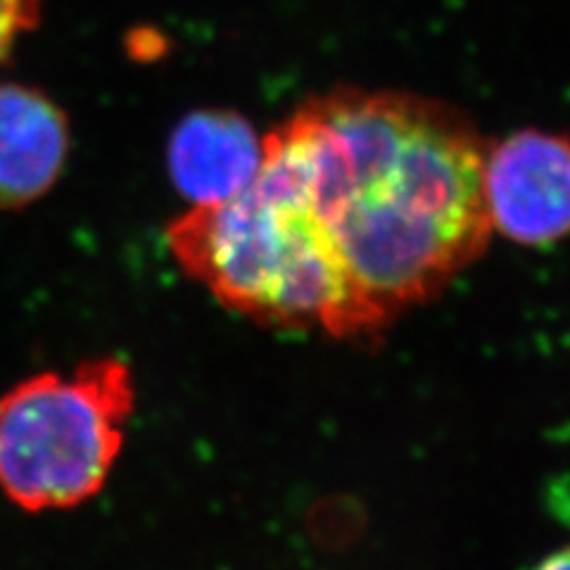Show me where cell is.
Wrapping results in <instances>:
<instances>
[{
    "mask_svg": "<svg viewBox=\"0 0 570 570\" xmlns=\"http://www.w3.org/2000/svg\"><path fill=\"white\" fill-rule=\"evenodd\" d=\"M281 129L337 262L383 333L488 249V142L454 107L345 86L302 102Z\"/></svg>",
    "mask_w": 570,
    "mask_h": 570,
    "instance_id": "obj_1",
    "label": "cell"
},
{
    "mask_svg": "<svg viewBox=\"0 0 570 570\" xmlns=\"http://www.w3.org/2000/svg\"><path fill=\"white\" fill-rule=\"evenodd\" d=\"M176 264L255 324L371 341L383 328L354 293L318 224L293 142L264 134L262 167L240 193L167 226Z\"/></svg>",
    "mask_w": 570,
    "mask_h": 570,
    "instance_id": "obj_2",
    "label": "cell"
},
{
    "mask_svg": "<svg viewBox=\"0 0 570 570\" xmlns=\"http://www.w3.org/2000/svg\"><path fill=\"white\" fill-rule=\"evenodd\" d=\"M532 570H570V544L551 551V554L544 557Z\"/></svg>",
    "mask_w": 570,
    "mask_h": 570,
    "instance_id": "obj_8",
    "label": "cell"
},
{
    "mask_svg": "<svg viewBox=\"0 0 570 570\" xmlns=\"http://www.w3.org/2000/svg\"><path fill=\"white\" fill-rule=\"evenodd\" d=\"M264 136L234 110L186 115L169 136L167 167L178 195L195 205L222 203L240 193L262 167Z\"/></svg>",
    "mask_w": 570,
    "mask_h": 570,
    "instance_id": "obj_5",
    "label": "cell"
},
{
    "mask_svg": "<svg viewBox=\"0 0 570 570\" xmlns=\"http://www.w3.org/2000/svg\"><path fill=\"white\" fill-rule=\"evenodd\" d=\"M136 409L131 366L94 356L0 395V492L27 513L67 511L112 475Z\"/></svg>",
    "mask_w": 570,
    "mask_h": 570,
    "instance_id": "obj_3",
    "label": "cell"
},
{
    "mask_svg": "<svg viewBox=\"0 0 570 570\" xmlns=\"http://www.w3.org/2000/svg\"><path fill=\"white\" fill-rule=\"evenodd\" d=\"M69 155L65 112L41 91L0 86V207H24L46 195Z\"/></svg>",
    "mask_w": 570,
    "mask_h": 570,
    "instance_id": "obj_6",
    "label": "cell"
},
{
    "mask_svg": "<svg viewBox=\"0 0 570 570\" xmlns=\"http://www.w3.org/2000/svg\"><path fill=\"white\" fill-rule=\"evenodd\" d=\"M41 0H0V62H3L17 39L39 22Z\"/></svg>",
    "mask_w": 570,
    "mask_h": 570,
    "instance_id": "obj_7",
    "label": "cell"
},
{
    "mask_svg": "<svg viewBox=\"0 0 570 570\" xmlns=\"http://www.w3.org/2000/svg\"><path fill=\"white\" fill-rule=\"evenodd\" d=\"M483 200L492 234L544 247L570 236V136L523 129L485 150Z\"/></svg>",
    "mask_w": 570,
    "mask_h": 570,
    "instance_id": "obj_4",
    "label": "cell"
}]
</instances>
